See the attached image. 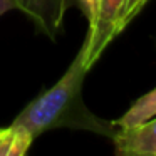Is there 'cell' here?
Instances as JSON below:
<instances>
[{"instance_id": "cell-4", "label": "cell", "mask_w": 156, "mask_h": 156, "mask_svg": "<svg viewBox=\"0 0 156 156\" xmlns=\"http://www.w3.org/2000/svg\"><path fill=\"white\" fill-rule=\"evenodd\" d=\"M112 143L122 156H156V116L131 128H118Z\"/></svg>"}, {"instance_id": "cell-8", "label": "cell", "mask_w": 156, "mask_h": 156, "mask_svg": "<svg viewBox=\"0 0 156 156\" xmlns=\"http://www.w3.org/2000/svg\"><path fill=\"white\" fill-rule=\"evenodd\" d=\"M79 7H81L84 17L87 19V24L91 27L96 20V15H98V5H99V0H77Z\"/></svg>"}, {"instance_id": "cell-1", "label": "cell", "mask_w": 156, "mask_h": 156, "mask_svg": "<svg viewBox=\"0 0 156 156\" xmlns=\"http://www.w3.org/2000/svg\"><path fill=\"white\" fill-rule=\"evenodd\" d=\"M87 71L86 54L81 47L64 76L51 89L29 102L14 119V124L27 129L34 139L45 131L59 128L84 129L112 139L118 131L114 122L101 119L91 112L82 99V84Z\"/></svg>"}, {"instance_id": "cell-6", "label": "cell", "mask_w": 156, "mask_h": 156, "mask_svg": "<svg viewBox=\"0 0 156 156\" xmlns=\"http://www.w3.org/2000/svg\"><path fill=\"white\" fill-rule=\"evenodd\" d=\"M34 138L27 129L12 122L0 129V156H24L29 151Z\"/></svg>"}, {"instance_id": "cell-5", "label": "cell", "mask_w": 156, "mask_h": 156, "mask_svg": "<svg viewBox=\"0 0 156 156\" xmlns=\"http://www.w3.org/2000/svg\"><path fill=\"white\" fill-rule=\"evenodd\" d=\"M156 116V87L153 91L146 92L144 96L133 102V106L121 116L119 119H116L114 126L119 129L122 128H131V126L141 124L149 119H153Z\"/></svg>"}, {"instance_id": "cell-2", "label": "cell", "mask_w": 156, "mask_h": 156, "mask_svg": "<svg viewBox=\"0 0 156 156\" xmlns=\"http://www.w3.org/2000/svg\"><path fill=\"white\" fill-rule=\"evenodd\" d=\"M126 4L128 0H99L96 20L87 29L84 44H82L86 64L89 69L98 62V59L101 57L104 49L111 44L112 39L122 32L121 19Z\"/></svg>"}, {"instance_id": "cell-7", "label": "cell", "mask_w": 156, "mask_h": 156, "mask_svg": "<svg viewBox=\"0 0 156 156\" xmlns=\"http://www.w3.org/2000/svg\"><path fill=\"white\" fill-rule=\"evenodd\" d=\"M149 0H128V4H126V9H124V14H122V19H121V29L124 30V27L133 22V19L146 7Z\"/></svg>"}, {"instance_id": "cell-9", "label": "cell", "mask_w": 156, "mask_h": 156, "mask_svg": "<svg viewBox=\"0 0 156 156\" xmlns=\"http://www.w3.org/2000/svg\"><path fill=\"white\" fill-rule=\"evenodd\" d=\"M12 4L9 2V0H0V15H4L5 12H9V10H12Z\"/></svg>"}, {"instance_id": "cell-3", "label": "cell", "mask_w": 156, "mask_h": 156, "mask_svg": "<svg viewBox=\"0 0 156 156\" xmlns=\"http://www.w3.org/2000/svg\"><path fill=\"white\" fill-rule=\"evenodd\" d=\"M14 9L25 14L35 27L52 41L61 32L71 0H9Z\"/></svg>"}]
</instances>
